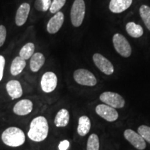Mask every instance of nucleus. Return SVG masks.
<instances>
[{"mask_svg":"<svg viewBox=\"0 0 150 150\" xmlns=\"http://www.w3.org/2000/svg\"><path fill=\"white\" fill-rule=\"evenodd\" d=\"M48 122L44 116L35 117L31 122L28 136L29 139L34 142H42L48 136Z\"/></svg>","mask_w":150,"mask_h":150,"instance_id":"nucleus-1","label":"nucleus"},{"mask_svg":"<svg viewBox=\"0 0 150 150\" xmlns=\"http://www.w3.org/2000/svg\"><path fill=\"white\" fill-rule=\"evenodd\" d=\"M1 140L6 145L17 147L25 142L26 137L22 129L18 127H11L4 131L1 134Z\"/></svg>","mask_w":150,"mask_h":150,"instance_id":"nucleus-2","label":"nucleus"},{"mask_svg":"<svg viewBox=\"0 0 150 150\" xmlns=\"http://www.w3.org/2000/svg\"><path fill=\"white\" fill-rule=\"evenodd\" d=\"M86 13V4L84 0H74L70 12V19L72 25L80 27L83 21Z\"/></svg>","mask_w":150,"mask_h":150,"instance_id":"nucleus-3","label":"nucleus"},{"mask_svg":"<svg viewBox=\"0 0 150 150\" xmlns=\"http://www.w3.org/2000/svg\"><path fill=\"white\" fill-rule=\"evenodd\" d=\"M112 43L116 52L120 55L125 58H128L131 56V47L127 38L120 33H115L112 37Z\"/></svg>","mask_w":150,"mask_h":150,"instance_id":"nucleus-4","label":"nucleus"},{"mask_svg":"<svg viewBox=\"0 0 150 150\" xmlns=\"http://www.w3.org/2000/svg\"><path fill=\"white\" fill-rule=\"evenodd\" d=\"M76 83L82 86H95L97 84V79L93 73L86 69H78L73 74Z\"/></svg>","mask_w":150,"mask_h":150,"instance_id":"nucleus-5","label":"nucleus"},{"mask_svg":"<svg viewBox=\"0 0 150 150\" xmlns=\"http://www.w3.org/2000/svg\"><path fill=\"white\" fill-rule=\"evenodd\" d=\"M99 99L105 104L114 108H122L125 106V101L118 93L113 92H104L99 96Z\"/></svg>","mask_w":150,"mask_h":150,"instance_id":"nucleus-6","label":"nucleus"},{"mask_svg":"<svg viewBox=\"0 0 150 150\" xmlns=\"http://www.w3.org/2000/svg\"><path fill=\"white\" fill-rule=\"evenodd\" d=\"M95 65L101 72L106 75H111L114 72V67L109 60L105 58L102 54L96 53L93 56Z\"/></svg>","mask_w":150,"mask_h":150,"instance_id":"nucleus-7","label":"nucleus"},{"mask_svg":"<svg viewBox=\"0 0 150 150\" xmlns=\"http://www.w3.org/2000/svg\"><path fill=\"white\" fill-rule=\"evenodd\" d=\"M58 79L56 75L52 72H47L42 75L40 85L42 91L46 93L53 92L57 86Z\"/></svg>","mask_w":150,"mask_h":150,"instance_id":"nucleus-8","label":"nucleus"},{"mask_svg":"<svg viewBox=\"0 0 150 150\" xmlns=\"http://www.w3.org/2000/svg\"><path fill=\"white\" fill-rule=\"evenodd\" d=\"M95 111L97 115L110 122L117 120L119 116L117 111L115 108L106 104L97 105L95 108Z\"/></svg>","mask_w":150,"mask_h":150,"instance_id":"nucleus-9","label":"nucleus"},{"mask_svg":"<svg viewBox=\"0 0 150 150\" xmlns=\"http://www.w3.org/2000/svg\"><path fill=\"white\" fill-rule=\"evenodd\" d=\"M124 136L125 139L128 140L136 149L143 150L146 148L147 145H146L145 140L138 133H136L132 129H126L124 132Z\"/></svg>","mask_w":150,"mask_h":150,"instance_id":"nucleus-10","label":"nucleus"},{"mask_svg":"<svg viewBox=\"0 0 150 150\" xmlns=\"http://www.w3.org/2000/svg\"><path fill=\"white\" fill-rule=\"evenodd\" d=\"M64 22V14L61 11L55 13V15L49 20L47 30L48 33L54 34L61 29Z\"/></svg>","mask_w":150,"mask_h":150,"instance_id":"nucleus-11","label":"nucleus"},{"mask_svg":"<svg viewBox=\"0 0 150 150\" xmlns=\"http://www.w3.org/2000/svg\"><path fill=\"white\" fill-rule=\"evenodd\" d=\"M33 102L29 99H22L15 104L13 107V112L16 115L20 116H24L29 115L33 110Z\"/></svg>","mask_w":150,"mask_h":150,"instance_id":"nucleus-12","label":"nucleus"},{"mask_svg":"<svg viewBox=\"0 0 150 150\" xmlns=\"http://www.w3.org/2000/svg\"><path fill=\"white\" fill-rule=\"evenodd\" d=\"M6 91L12 99H18L22 97L23 91L21 84L17 80L9 81L6 86Z\"/></svg>","mask_w":150,"mask_h":150,"instance_id":"nucleus-13","label":"nucleus"},{"mask_svg":"<svg viewBox=\"0 0 150 150\" xmlns=\"http://www.w3.org/2000/svg\"><path fill=\"white\" fill-rule=\"evenodd\" d=\"M132 2L133 0H110L109 9L114 13H120L127 10Z\"/></svg>","mask_w":150,"mask_h":150,"instance_id":"nucleus-14","label":"nucleus"},{"mask_svg":"<svg viewBox=\"0 0 150 150\" xmlns=\"http://www.w3.org/2000/svg\"><path fill=\"white\" fill-rule=\"evenodd\" d=\"M30 12V5L28 3H23L20 6L16 16V24L18 27L24 25L27 22Z\"/></svg>","mask_w":150,"mask_h":150,"instance_id":"nucleus-15","label":"nucleus"},{"mask_svg":"<svg viewBox=\"0 0 150 150\" xmlns=\"http://www.w3.org/2000/svg\"><path fill=\"white\" fill-rule=\"evenodd\" d=\"M45 59L42 53L37 52L33 54L30 61V68L33 72H37L40 70L41 67L44 65Z\"/></svg>","mask_w":150,"mask_h":150,"instance_id":"nucleus-16","label":"nucleus"},{"mask_svg":"<svg viewBox=\"0 0 150 150\" xmlns=\"http://www.w3.org/2000/svg\"><path fill=\"white\" fill-rule=\"evenodd\" d=\"M70 121V113L68 110L65 108H62L56 114L54 124L57 127H65L68 125Z\"/></svg>","mask_w":150,"mask_h":150,"instance_id":"nucleus-17","label":"nucleus"},{"mask_svg":"<svg viewBox=\"0 0 150 150\" xmlns=\"http://www.w3.org/2000/svg\"><path fill=\"white\" fill-rule=\"evenodd\" d=\"M91 123L88 116L83 115L79 119V125L77 127V132L79 136H85L91 130Z\"/></svg>","mask_w":150,"mask_h":150,"instance_id":"nucleus-18","label":"nucleus"},{"mask_svg":"<svg viewBox=\"0 0 150 150\" xmlns=\"http://www.w3.org/2000/svg\"><path fill=\"white\" fill-rule=\"evenodd\" d=\"M26 66V61L20 56H17L12 61L11 65V73L13 76L20 74Z\"/></svg>","mask_w":150,"mask_h":150,"instance_id":"nucleus-19","label":"nucleus"},{"mask_svg":"<svg viewBox=\"0 0 150 150\" xmlns=\"http://www.w3.org/2000/svg\"><path fill=\"white\" fill-rule=\"evenodd\" d=\"M126 31L128 34L134 38H138L143 35V29L139 24L134 22H128L126 25Z\"/></svg>","mask_w":150,"mask_h":150,"instance_id":"nucleus-20","label":"nucleus"},{"mask_svg":"<svg viewBox=\"0 0 150 150\" xmlns=\"http://www.w3.org/2000/svg\"><path fill=\"white\" fill-rule=\"evenodd\" d=\"M35 51V45L32 42H28L22 47L20 51V56L22 59L28 60L33 55Z\"/></svg>","mask_w":150,"mask_h":150,"instance_id":"nucleus-21","label":"nucleus"},{"mask_svg":"<svg viewBox=\"0 0 150 150\" xmlns=\"http://www.w3.org/2000/svg\"><path fill=\"white\" fill-rule=\"evenodd\" d=\"M139 12L144 24L150 31V7L147 5H142L140 7Z\"/></svg>","mask_w":150,"mask_h":150,"instance_id":"nucleus-22","label":"nucleus"},{"mask_svg":"<svg viewBox=\"0 0 150 150\" xmlns=\"http://www.w3.org/2000/svg\"><path fill=\"white\" fill-rule=\"evenodd\" d=\"M99 140L97 134H93L89 136L87 141V150H99Z\"/></svg>","mask_w":150,"mask_h":150,"instance_id":"nucleus-23","label":"nucleus"},{"mask_svg":"<svg viewBox=\"0 0 150 150\" xmlns=\"http://www.w3.org/2000/svg\"><path fill=\"white\" fill-rule=\"evenodd\" d=\"M51 4V0H35L34 6L37 11L46 12L47 11L50 9Z\"/></svg>","mask_w":150,"mask_h":150,"instance_id":"nucleus-24","label":"nucleus"},{"mask_svg":"<svg viewBox=\"0 0 150 150\" xmlns=\"http://www.w3.org/2000/svg\"><path fill=\"white\" fill-rule=\"evenodd\" d=\"M66 0H53L52 2L50 11L52 13L55 14L58 13L65 5Z\"/></svg>","mask_w":150,"mask_h":150,"instance_id":"nucleus-25","label":"nucleus"},{"mask_svg":"<svg viewBox=\"0 0 150 150\" xmlns=\"http://www.w3.org/2000/svg\"><path fill=\"white\" fill-rule=\"evenodd\" d=\"M138 133L144 140L150 144V127L146 125H141L138 127Z\"/></svg>","mask_w":150,"mask_h":150,"instance_id":"nucleus-26","label":"nucleus"},{"mask_svg":"<svg viewBox=\"0 0 150 150\" xmlns=\"http://www.w3.org/2000/svg\"><path fill=\"white\" fill-rule=\"evenodd\" d=\"M6 38V29L4 25H0V47L5 42Z\"/></svg>","mask_w":150,"mask_h":150,"instance_id":"nucleus-27","label":"nucleus"},{"mask_svg":"<svg viewBox=\"0 0 150 150\" xmlns=\"http://www.w3.org/2000/svg\"><path fill=\"white\" fill-rule=\"evenodd\" d=\"M5 59L3 56L0 55V81L3 78L4 75V70L5 66Z\"/></svg>","mask_w":150,"mask_h":150,"instance_id":"nucleus-28","label":"nucleus"},{"mask_svg":"<svg viewBox=\"0 0 150 150\" xmlns=\"http://www.w3.org/2000/svg\"><path fill=\"white\" fill-rule=\"evenodd\" d=\"M70 147V142L68 140H65L59 143V150H67Z\"/></svg>","mask_w":150,"mask_h":150,"instance_id":"nucleus-29","label":"nucleus"}]
</instances>
